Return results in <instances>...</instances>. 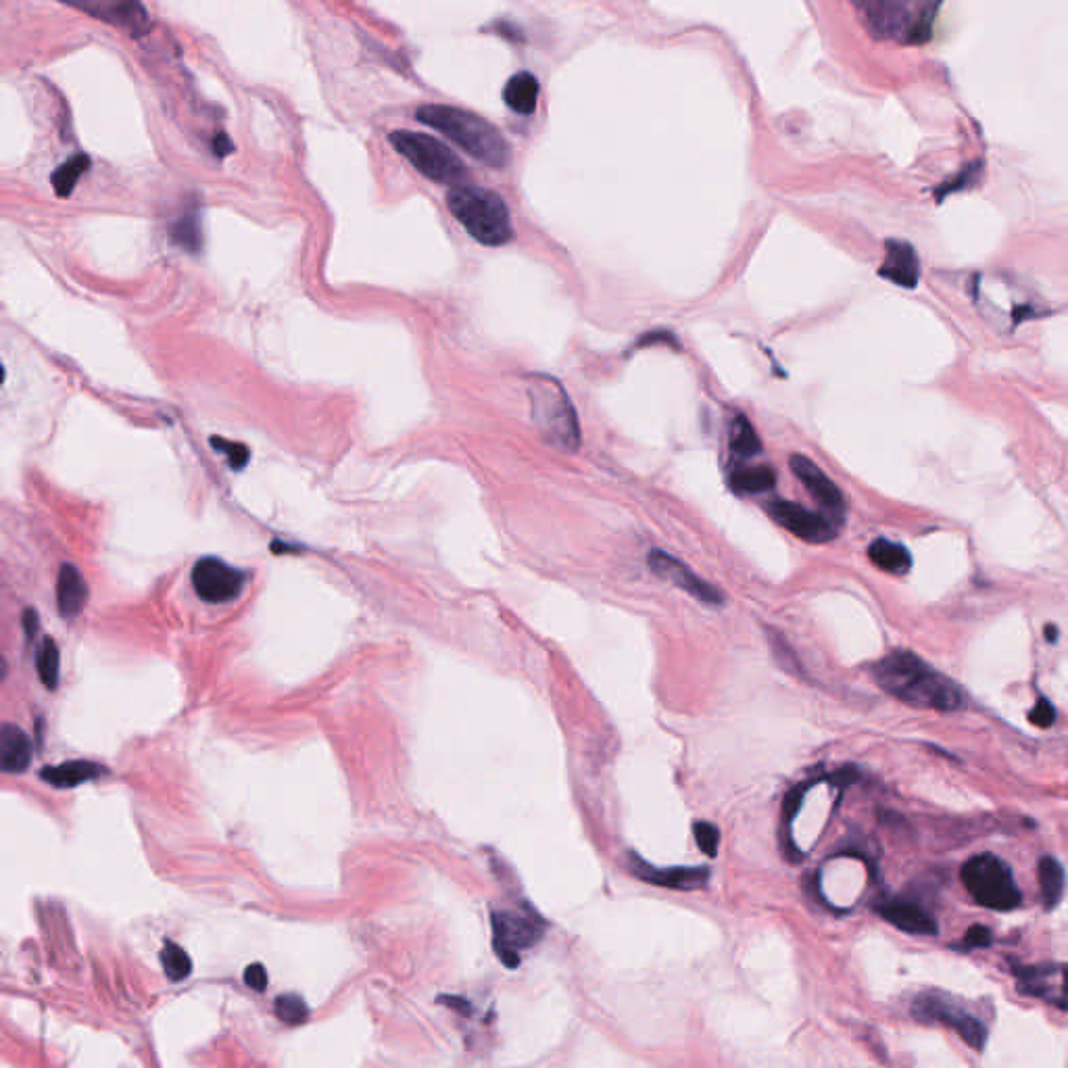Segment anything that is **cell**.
Returning <instances> with one entry per match:
<instances>
[{"label":"cell","mask_w":1068,"mask_h":1068,"mask_svg":"<svg viewBox=\"0 0 1068 1068\" xmlns=\"http://www.w3.org/2000/svg\"><path fill=\"white\" fill-rule=\"evenodd\" d=\"M503 101L512 111L520 115H530L534 109H537L539 80L532 74H528V71H520V74L507 80L505 90H503Z\"/></svg>","instance_id":"obj_21"},{"label":"cell","mask_w":1068,"mask_h":1068,"mask_svg":"<svg viewBox=\"0 0 1068 1068\" xmlns=\"http://www.w3.org/2000/svg\"><path fill=\"white\" fill-rule=\"evenodd\" d=\"M768 514L776 524H781L787 532H791L793 537L806 543L822 545L837 537V526L827 516L810 512V509L797 503L772 501L768 505Z\"/></svg>","instance_id":"obj_11"},{"label":"cell","mask_w":1068,"mask_h":1068,"mask_svg":"<svg viewBox=\"0 0 1068 1068\" xmlns=\"http://www.w3.org/2000/svg\"><path fill=\"white\" fill-rule=\"evenodd\" d=\"M693 835L697 839V845L699 849L706 856H716L718 854V843H720V831L714 827L712 822H697L693 827Z\"/></svg>","instance_id":"obj_30"},{"label":"cell","mask_w":1068,"mask_h":1068,"mask_svg":"<svg viewBox=\"0 0 1068 1068\" xmlns=\"http://www.w3.org/2000/svg\"><path fill=\"white\" fill-rule=\"evenodd\" d=\"M633 872L651 883V885H658V887H668V889H678V891H693V889H701L703 885L708 883L710 879V872L708 868L703 866H676V868H655L639 858H633Z\"/></svg>","instance_id":"obj_15"},{"label":"cell","mask_w":1068,"mask_h":1068,"mask_svg":"<svg viewBox=\"0 0 1068 1068\" xmlns=\"http://www.w3.org/2000/svg\"><path fill=\"white\" fill-rule=\"evenodd\" d=\"M88 601V585L74 564H63L57 578V608L63 618L82 614Z\"/></svg>","instance_id":"obj_18"},{"label":"cell","mask_w":1068,"mask_h":1068,"mask_svg":"<svg viewBox=\"0 0 1068 1068\" xmlns=\"http://www.w3.org/2000/svg\"><path fill=\"white\" fill-rule=\"evenodd\" d=\"M964 939H966L968 945H981V948H983V945H989L991 933L985 927H973L966 933Z\"/></svg>","instance_id":"obj_35"},{"label":"cell","mask_w":1068,"mask_h":1068,"mask_svg":"<svg viewBox=\"0 0 1068 1068\" xmlns=\"http://www.w3.org/2000/svg\"><path fill=\"white\" fill-rule=\"evenodd\" d=\"M532 416L545 439L562 451L574 453L580 447L576 411L557 382L541 378L530 386Z\"/></svg>","instance_id":"obj_6"},{"label":"cell","mask_w":1068,"mask_h":1068,"mask_svg":"<svg viewBox=\"0 0 1068 1068\" xmlns=\"http://www.w3.org/2000/svg\"><path fill=\"white\" fill-rule=\"evenodd\" d=\"M1029 720L1037 724L1039 728H1050L1056 722V708L1052 706V701H1048L1046 697H1039L1029 714Z\"/></svg>","instance_id":"obj_33"},{"label":"cell","mask_w":1068,"mask_h":1068,"mask_svg":"<svg viewBox=\"0 0 1068 1068\" xmlns=\"http://www.w3.org/2000/svg\"><path fill=\"white\" fill-rule=\"evenodd\" d=\"M211 445H213V449H217V451L224 453V455L228 457L230 466H232L234 470H242V468L247 466V461H249V449H247L245 445L232 443V441H226V439H220V436H217V439H211Z\"/></svg>","instance_id":"obj_32"},{"label":"cell","mask_w":1068,"mask_h":1068,"mask_svg":"<svg viewBox=\"0 0 1068 1068\" xmlns=\"http://www.w3.org/2000/svg\"><path fill=\"white\" fill-rule=\"evenodd\" d=\"M1046 639H1048V643H1056V639H1058V628H1056L1054 624H1048V626H1046Z\"/></svg>","instance_id":"obj_38"},{"label":"cell","mask_w":1068,"mask_h":1068,"mask_svg":"<svg viewBox=\"0 0 1068 1068\" xmlns=\"http://www.w3.org/2000/svg\"><path fill=\"white\" fill-rule=\"evenodd\" d=\"M21 622H23V630H26V635L32 639L36 635V630H38V614L28 608L26 612H23V620Z\"/></svg>","instance_id":"obj_36"},{"label":"cell","mask_w":1068,"mask_h":1068,"mask_svg":"<svg viewBox=\"0 0 1068 1068\" xmlns=\"http://www.w3.org/2000/svg\"><path fill=\"white\" fill-rule=\"evenodd\" d=\"M416 117L484 165L503 169L509 163V147L501 132L491 121L472 111L447 105H426L418 109Z\"/></svg>","instance_id":"obj_2"},{"label":"cell","mask_w":1068,"mask_h":1068,"mask_svg":"<svg viewBox=\"0 0 1068 1068\" xmlns=\"http://www.w3.org/2000/svg\"><path fill=\"white\" fill-rule=\"evenodd\" d=\"M1058 1002H1062L1064 1006H1068V966H1064L1060 970V995H1058Z\"/></svg>","instance_id":"obj_37"},{"label":"cell","mask_w":1068,"mask_h":1068,"mask_svg":"<svg viewBox=\"0 0 1068 1068\" xmlns=\"http://www.w3.org/2000/svg\"><path fill=\"white\" fill-rule=\"evenodd\" d=\"M393 147L414 165L422 176L439 184L461 186L468 178V169L447 144L428 134L397 130L391 134Z\"/></svg>","instance_id":"obj_7"},{"label":"cell","mask_w":1068,"mask_h":1068,"mask_svg":"<svg viewBox=\"0 0 1068 1068\" xmlns=\"http://www.w3.org/2000/svg\"><path fill=\"white\" fill-rule=\"evenodd\" d=\"M731 451L743 459L756 457L758 453H762V443L758 439V434L745 416H737L731 426Z\"/></svg>","instance_id":"obj_27"},{"label":"cell","mask_w":1068,"mask_h":1068,"mask_svg":"<svg viewBox=\"0 0 1068 1068\" xmlns=\"http://www.w3.org/2000/svg\"><path fill=\"white\" fill-rule=\"evenodd\" d=\"M449 211L472 238L487 247H499L512 240V217L497 192L482 186L461 184L447 194Z\"/></svg>","instance_id":"obj_3"},{"label":"cell","mask_w":1068,"mask_h":1068,"mask_svg":"<svg viewBox=\"0 0 1068 1068\" xmlns=\"http://www.w3.org/2000/svg\"><path fill=\"white\" fill-rule=\"evenodd\" d=\"M881 276H885L887 280H891L895 284L906 286V288L916 286V282L920 278V263H918V257H916L914 249L910 245H906V242L889 240L887 242V257H885L883 267H881Z\"/></svg>","instance_id":"obj_17"},{"label":"cell","mask_w":1068,"mask_h":1068,"mask_svg":"<svg viewBox=\"0 0 1068 1068\" xmlns=\"http://www.w3.org/2000/svg\"><path fill=\"white\" fill-rule=\"evenodd\" d=\"M933 3H862L858 11L872 36L906 44L925 42L931 36L937 13Z\"/></svg>","instance_id":"obj_4"},{"label":"cell","mask_w":1068,"mask_h":1068,"mask_svg":"<svg viewBox=\"0 0 1068 1068\" xmlns=\"http://www.w3.org/2000/svg\"><path fill=\"white\" fill-rule=\"evenodd\" d=\"M875 683L912 708L954 712L964 706V691L910 651H891L872 666Z\"/></svg>","instance_id":"obj_1"},{"label":"cell","mask_w":1068,"mask_h":1068,"mask_svg":"<svg viewBox=\"0 0 1068 1068\" xmlns=\"http://www.w3.org/2000/svg\"><path fill=\"white\" fill-rule=\"evenodd\" d=\"M247 585V572H242L220 557H203L192 568V587L207 603H230L240 597Z\"/></svg>","instance_id":"obj_10"},{"label":"cell","mask_w":1068,"mask_h":1068,"mask_svg":"<svg viewBox=\"0 0 1068 1068\" xmlns=\"http://www.w3.org/2000/svg\"><path fill=\"white\" fill-rule=\"evenodd\" d=\"M274 1012H276V1016L280 1018L284 1025H290V1027L303 1025V1023H307V1018H309V1006L305 1004V1000L297 993L278 995L276 1004H274Z\"/></svg>","instance_id":"obj_29"},{"label":"cell","mask_w":1068,"mask_h":1068,"mask_svg":"<svg viewBox=\"0 0 1068 1068\" xmlns=\"http://www.w3.org/2000/svg\"><path fill=\"white\" fill-rule=\"evenodd\" d=\"M1037 879H1039V889H1041V897L1046 908L1058 906L1064 893V883H1066L1062 864L1052 856L1041 858L1037 866Z\"/></svg>","instance_id":"obj_24"},{"label":"cell","mask_w":1068,"mask_h":1068,"mask_svg":"<svg viewBox=\"0 0 1068 1068\" xmlns=\"http://www.w3.org/2000/svg\"><path fill=\"white\" fill-rule=\"evenodd\" d=\"M88 167H90V157L76 155L57 169V172L53 174V186L59 197H69V194L74 192L82 174L88 172Z\"/></svg>","instance_id":"obj_28"},{"label":"cell","mask_w":1068,"mask_h":1068,"mask_svg":"<svg viewBox=\"0 0 1068 1068\" xmlns=\"http://www.w3.org/2000/svg\"><path fill=\"white\" fill-rule=\"evenodd\" d=\"M32 739L17 724L7 722L0 728V764L7 774H19L30 766Z\"/></svg>","instance_id":"obj_19"},{"label":"cell","mask_w":1068,"mask_h":1068,"mask_svg":"<svg viewBox=\"0 0 1068 1068\" xmlns=\"http://www.w3.org/2000/svg\"><path fill=\"white\" fill-rule=\"evenodd\" d=\"M768 641L774 651L776 662H779L787 672H799V662L795 658L793 649L787 645V641L779 633H774V630H768Z\"/></svg>","instance_id":"obj_31"},{"label":"cell","mask_w":1068,"mask_h":1068,"mask_svg":"<svg viewBox=\"0 0 1068 1068\" xmlns=\"http://www.w3.org/2000/svg\"><path fill=\"white\" fill-rule=\"evenodd\" d=\"M105 772L107 770L101 764H96V762L71 760V762L57 764V766L42 768L40 779L44 783H48V785L57 787V789H69V787H78V785L88 783V781L101 779V774H105Z\"/></svg>","instance_id":"obj_20"},{"label":"cell","mask_w":1068,"mask_h":1068,"mask_svg":"<svg viewBox=\"0 0 1068 1068\" xmlns=\"http://www.w3.org/2000/svg\"><path fill=\"white\" fill-rule=\"evenodd\" d=\"M960 879L968 895L983 908L1008 912L1023 902L1012 868L993 854H979L970 858L962 866Z\"/></svg>","instance_id":"obj_5"},{"label":"cell","mask_w":1068,"mask_h":1068,"mask_svg":"<svg viewBox=\"0 0 1068 1068\" xmlns=\"http://www.w3.org/2000/svg\"><path fill=\"white\" fill-rule=\"evenodd\" d=\"M789 466L791 472L799 478V482L804 484L808 493L816 499V503L822 509H827L833 518L841 520L845 514V499L837 484L824 474L812 459L804 455H791Z\"/></svg>","instance_id":"obj_14"},{"label":"cell","mask_w":1068,"mask_h":1068,"mask_svg":"<svg viewBox=\"0 0 1068 1068\" xmlns=\"http://www.w3.org/2000/svg\"><path fill=\"white\" fill-rule=\"evenodd\" d=\"M36 670L40 681L46 689H57L59 670H61V653L53 639H44L36 651Z\"/></svg>","instance_id":"obj_25"},{"label":"cell","mask_w":1068,"mask_h":1068,"mask_svg":"<svg viewBox=\"0 0 1068 1068\" xmlns=\"http://www.w3.org/2000/svg\"><path fill=\"white\" fill-rule=\"evenodd\" d=\"M649 568L653 570V574H658L660 578L668 580L670 585H674L681 591H685L687 595L699 599L701 603L720 605L724 601L722 593L714 585H710V582L699 578L687 564H683L681 560H676V557L668 555L666 551H658V549L651 551L649 553Z\"/></svg>","instance_id":"obj_12"},{"label":"cell","mask_w":1068,"mask_h":1068,"mask_svg":"<svg viewBox=\"0 0 1068 1068\" xmlns=\"http://www.w3.org/2000/svg\"><path fill=\"white\" fill-rule=\"evenodd\" d=\"M728 484L737 495H758L774 489L776 474L768 466H747L731 472Z\"/></svg>","instance_id":"obj_23"},{"label":"cell","mask_w":1068,"mask_h":1068,"mask_svg":"<svg viewBox=\"0 0 1068 1068\" xmlns=\"http://www.w3.org/2000/svg\"><path fill=\"white\" fill-rule=\"evenodd\" d=\"M912 1010L920 1021H933L952 1029L964 1043H968V1046L975 1048L977 1052L985 1048L987 1029L981 1025V1021L973 1012H968L960 1002L950 998V995H943L939 991L925 993L916 998Z\"/></svg>","instance_id":"obj_9"},{"label":"cell","mask_w":1068,"mask_h":1068,"mask_svg":"<svg viewBox=\"0 0 1068 1068\" xmlns=\"http://www.w3.org/2000/svg\"><path fill=\"white\" fill-rule=\"evenodd\" d=\"M491 925L493 948L499 960L509 968H516L520 964L522 952L532 948V945H537L545 933V920L528 904L493 912Z\"/></svg>","instance_id":"obj_8"},{"label":"cell","mask_w":1068,"mask_h":1068,"mask_svg":"<svg viewBox=\"0 0 1068 1068\" xmlns=\"http://www.w3.org/2000/svg\"><path fill=\"white\" fill-rule=\"evenodd\" d=\"M879 914L891 922L893 927L902 929L912 935H937L939 927L937 920L916 902L900 900V897H891V900H883L877 904Z\"/></svg>","instance_id":"obj_16"},{"label":"cell","mask_w":1068,"mask_h":1068,"mask_svg":"<svg viewBox=\"0 0 1068 1068\" xmlns=\"http://www.w3.org/2000/svg\"><path fill=\"white\" fill-rule=\"evenodd\" d=\"M69 7L103 19L111 26L130 32V36H142L151 26L147 9L140 3H130V0H84V3H69Z\"/></svg>","instance_id":"obj_13"},{"label":"cell","mask_w":1068,"mask_h":1068,"mask_svg":"<svg viewBox=\"0 0 1068 1068\" xmlns=\"http://www.w3.org/2000/svg\"><path fill=\"white\" fill-rule=\"evenodd\" d=\"M267 981H270V977H267V970L261 964H249L245 968V985L253 991H265Z\"/></svg>","instance_id":"obj_34"},{"label":"cell","mask_w":1068,"mask_h":1068,"mask_svg":"<svg viewBox=\"0 0 1068 1068\" xmlns=\"http://www.w3.org/2000/svg\"><path fill=\"white\" fill-rule=\"evenodd\" d=\"M868 557H870L872 564H875L881 570H885V572H889V574L902 576L912 568L910 551L902 543H895V541H889V539L872 541L870 547H868Z\"/></svg>","instance_id":"obj_22"},{"label":"cell","mask_w":1068,"mask_h":1068,"mask_svg":"<svg viewBox=\"0 0 1068 1068\" xmlns=\"http://www.w3.org/2000/svg\"><path fill=\"white\" fill-rule=\"evenodd\" d=\"M161 966L169 981H184L192 973V960L188 952L176 941H165L161 948Z\"/></svg>","instance_id":"obj_26"}]
</instances>
